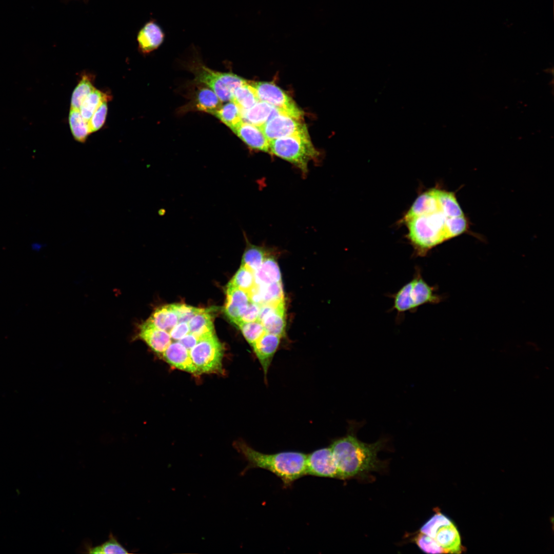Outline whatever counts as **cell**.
<instances>
[{
    "label": "cell",
    "instance_id": "1f68e13d",
    "mask_svg": "<svg viewBox=\"0 0 554 554\" xmlns=\"http://www.w3.org/2000/svg\"><path fill=\"white\" fill-rule=\"evenodd\" d=\"M410 281L403 285L395 294L392 295L393 299L392 309L399 314L407 311H412V307L409 297Z\"/></svg>",
    "mask_w": 554,
    "mask_h": 554
},
{
    "label": "cell",
    "instance_id": "4dcf8cb0",
    "mask_svg": "<svg viewBox=\"0 0 554 554\" xmlns=\"http://www.w3.org/2000/svg\"><path fill=\"white\" fill-rule=\"evenodd\" d=\"M94 89L91 77L83 75L72 94L71 108L79 110L83 101Z\"/></svg>",
    "mask_w": 554,
    "mask_h": 554
},
{
    "label": "cell",
    "instance_id": "277c9868",
    "mask_svg": "<svg viewBox=\"0 0 554 554\" xmlns=\"http://www.w3.org/2000/svg\"><path fill=\"white\" fill-rule=\"evenodd\" d=\"M269 153L290 163L303 174L307 173L309 163L320 155L309 134L293 135L269 141Z\"/></svg>",
    "mask_w": 554,
    "mask_h": 554
},
{
    "label": "cell",
    "instance_id": "cb8c5ba5",
    "mask_svg": "<svg viewBox=\"0 0 554 554\" xmlns=\"http://www.w3.org/2000/svg\"><path fill=\"white\" fill-rule=\"evenodd\" d=\"M222 102L212 89L207 87H202L197 91L194 103L197 110L214 115L221 107Z\"/></svg>",
    "mask_w": 554,
    "mask_h": 554
},
{
    "label": "cell",
    "instance_id": "b9f144b4",
    "mask_svg": "<svg viewBox=\"0 0 554 554\" xmlns=\"http://www.w3.org/2000/svg\"><path fill=\"white\" fill-rule=\"evenodd\" d=\"M31 249L33 251H38L42 248V245L38 242L32 243L30 245Z\"/></svg>",
    "mask_w": 554,
    "mask_h": 554
},
{
    "label": "cell",
    "instance_id": "60d3db41",
    "mask_svg": "<svg viewBox=\"0 0 554 554\" xmlns=\"http://www.w3.org/2000/svg\"><path fill=\"white\" fill-rule=\"evenodd\" d=\"M199 341V339L197 337L189 332L179 340L178 342L182 344L189 351Z\"/></svg>",
    "mask_w": 554,
    "mask_h": 554
},
{
    "label": "cell",
    "instance_id": "4fadbf2b",
    "mask_svg": "<svg viewBox=\"0 0 554 554\" xmlns=\"http://www.w3.org/2000/svg\"><path fill=\"white\" fill-rule=\"evenodd\" d=\"M226 301L225 312L230 320L238 325L241 322L242 315L250 302L248 293L230 282L226 289Z\"/></svg>",
    "mask_w": 554,
    "mask_h": 554
},
{
    "label": "cell",
    "instance_id": "44dd1931",
    "mask_svg": "<svg viewBox=\"0 0 554 554\" xmlns=\"http://www.w3.org/2000/svg\"><path fill=\"white\" fill-rule=\"evenodd\" d=\"M255 284L268 285L282 282L281 273L275 259L268 255L260 268L254 272Z\"/></svg>",
    "mask_w": 554,
    "mask_h": 554
},
{
    "label": "cell",
    "instance_id": "3957f363",
    "mask_svg": "<svg viewBox=\"0 0 554 554\" xmlns=\"http://www.w3.org/2000/svg\"><path fill=\"white\" fill-rule=\"evenodd\" d=\"M439 203L433 211L403 219L408 229L407 237L418 256L426 255L433 247L449 239L446 224L452 217L446 214Z\"/></svg>",
    "mask_w": 554,
    "mask_h": 554
},
{
    "label": "cell",
    "instance_id": "603a6c76",
    "mask_svg": "<svg viewBox=\"0 0 554 554\" xmlns=\"http://www.w3.org/2000/svg\"><path fill=\"white\" fill-rule=\"evenodd\" d=\"M147 320L155 327L169 333L178 323V316L170 304L156 308Z\"/></svg>",
    "mask_w": 554,
    "mask_h": 554
},
{
    "label": "cell",
    "instance_id": "484cf974",
    "mask_svg": "<svg viewBox=\"0 0 554 554\" xmlns=\"http://www.w3.org/2000/svg\"><path fill=\"white\" fill-rule=\"evenodd\" d=\"M259 101L254 88L248 81L235 89L232 99L241 110L249 109Z\"/></svg>",
    "mask_w": 554,
    "mask_h": 554
},
{
    "label": "cell",
    "instance_id": "7a4b0ae2",
    "mask_svg": "<svg viewBox=\"0 0 554 554\" xmlns=\"http://www.w3.org/2000/svg\"><path fill=\"white\" fill-rule=\"evenodd\" d=\"M233 447L247 462L241 472L244 475L252 468H261L273 473L282 481L285 488L290 487L297 480L307 475V454L294 451L275 453L258 451L241 440L233 443Z\"/></svg>",
    "mask_w": 554,
    "mask_h": 554
},
{
    "label": "cell",
    "instance_id": "d590c367",
    "mask_svg": "<svg viewBox=\"0 0 554 554\" xmlns=\"http://www.w3.org/2000/svg\"><path fill=\"white\" fill-rule=\"evenodd\" d=\"M414 542L418 546L426 553H445L443 549L434 539L420 532L415 537Z\"/></svg>",
    "mask_w": 554,
    "mask_h": 554
},
{
    "label": "cell",
    "instance_id": "f1b7e54d",
    "mask_svg": "<svg viewBox=\"0 0 554 554\" xmlns=\"http://www.w3.org/2000/svg\"><path fill=\"white\" fill-rule=\"evenodd\" d=\"M69 123L74 138L78 142L84 143L90 132L88 122L83 117L79 110L70 109Z\"/></svg>",
    "mask_w": 554,
    "mask_h": 554
},
{
    "label": "cell",
    "instance_id": "7c38bea8",
    "mask_svg": "<svg viewBox=\"0 0 554 554\" xmlns=\"http://www.w3.org/2000/svg\"><path fill=\"white\" fill-rule=\"evenodd\" d=\"M192 68L197 82L212 89L222 102L232 101V93L223 83L221 72L212 70L201 64Z\"/></svg>",
    "mask_w": 554,
    "mask_h": 554
},
{
    "label": "cell",
    "instance_id": "5b68a950",
    "mask_svg": "<svg viewBox=\"0 0 554 554\" xmlns=\"http://www.w3.org/2000/svg\"><path fill=\"white\" fill-rule=\"evenodd\" d=\"M224 348L214 333L200 340L189 351L197 374L220 372Z\"/></svg>",
    "mask_w": 554,
    "mask_h": 554
},
{
    "label": "cell",
    "instance_id": "74e56055",
    "mask_svg": "<svg viewBox=\"0 0 554 554\" xmlns=\"http://www.w3.org/2000/svg\"><path fill=\"white\" fill-rule=\"evenodd\" d=\"M178 316V323H188L195 314L202 312L204 309L198 308L185 304H171Z\"/></svg>",
    "mask_w": 554,
    "mask_h": 554
},
{
    "label": "cell",
    "instance_id": "ac0fdd59",
    "mask_svg": "<svg viewBox=\"0 0 554 554\" xmlns=\"http://www.w3.org/2000/svg\"><path fill=\"white\" fill-rule=\"evenodd\" d=\"M251 302L260 305L284 301L282 282L255 285L247 292Z\"/></svg>",
    "mask_w": 554,
    "mask_h": 554
},
{
    "label": "cell",
    "instance_id": "8992f818",
    "mask_svg": "<svg viewBox=\"0 0 554 554\" xmlns=\"http://www.w3.org/2000/svg\"><path fill=\"white\" fill-rule=\"evenodd\" d=\"M260 101L276 108L280 112L301 121L304 113L283 90L271 82H250Z\"/></svg>",
    "mask_w": 554,
    "mask_h": 554
},
{
    "label": "cell",
    "instance_id": "9c48e42d",
    "mask_svg": "<svg viewBox=\"0 0 554 554\" xmlns=\"http://www.w3.org/2000/svg\"><path fill=\"white\" fill-rule=\"evenodd\" d=\"M285 302L281 301L260 305L258 321L260 322L266 332L282 337L285 333Z\"/></svg>",
    "mask_w": 554,
    "mask_h": 554
},
{
    "label": "cell",
    "instance_id": "30bf717a",
    "mask_svg": "<svg viewBox=\"0 0 554 554\" xmlns=\"http://www.w3.org/2000/svg\"><path fill=\"white\" fill-rule=\"evenodd\" d=\"M166 33L157 21L150 18L138 30L136 40L139 51L144 54L159 48L163 43Z\"/></svg>",
    "mask_w": 554,
    "mask_h": 554
},
{
    "label": "cell",
    "instance_id": "e575fe53",
    "mask_svg": "<svg viewBox=\"0 0 554 554\" xmlns=\"http://www.w3.org/2000/svg\"><path fill=\"white\" fill-rule=\"evenodd\" d=\"M451 523V521L448 517L438 512L421 527L420 532L433 539L440 528Z\"/></svg>",
    "mask_w": 554,
    "mask_h": 554
},
{
    "label": "cell",
    "instance_id": "ba28073f",
    "mask_svg": "<svg viewBox=\"0 0 554 554\" xmlns=\"http://www.w3.org/2000/svg\"><path fill=\"white\" fill-rule=\"evenodd\" d=\"M307 475L337 478V468L330 447L316 449L308 454Z\"/></svg>",
    "mask_w": 554,
    "mask_h": 554
},
{
    "label": "cell",
    "instance_id": "8fae6325",
    "mask_svg": "<svg viewBox=\"0 0 554 554\" xmlns=\"http://www.w3.org/2000/svg\"><path fill=\"white\" fill-rule=\"evenodd\" d=\"M410 283L409 297L413 312L421 305L440 302L441 298L435 293V288L427 283L419 269L416 270Z\"/></svg>",
    "mask_w": 554,
    "mask_h": 554
},
{
    "label": "cell",
    "instance_id": "f546056e",
    "mask_svg": "<svg viewBox=\"0 0 554 554\" xmlns=\"http://www.w3.org/2000/svg\"><path fill=\"white\" fill-rule=\"evenodd\" d=\"M109 98L107 94L95 88L84 99L80 106L79 110L83 117L88 122L102 102Z\"/></svg>",
    "mask_w": 554,
    "mask_h": 554
},
{
    "label": "cell",
    "instance_id": "d6986e66",
    "mask_svg": "<svg viewBox=\"0 0 554 554\" xmlns=\"http://www.w3.org/2000/svg\"><path fill=\"white\" fill-rule=\"evenodd\" d=\"M279 113L280 112L276 108L261 101L249 109L241 110L242 121L257 127L263 125Z\"/></svg>",
    "mask_w": 554,
    "mask_h": 554
},
{
    "label": "cell",
    "instance_id": "52a82bcc",
    "mask_svg": "<svg viewBox=\"0 0 554 554\" xmlns=\"http://www.w3.org/2000/svg\"><path fill=\"white\" fill-rule=\"evenodd\" d=\"M259 127L269 141L293 135L309 134L305 124L281 112Z\"/></svg>",
    "mask_w": 554,
    "mask_h": 554
},
{
    "label": "cell",
    "instance_id": "4316f807",
    "mask_svg": "<svg viewBox=\"0 0 554 554\" xmlns=\"http://www.w3.org/2000/svg\"><path fill=\"white\" fill-rule=\"evenodd\" d=\"M84 553L94 554L107 553H131L118 541L111 532L108 540L101 545L92 546L89 543L84 545Z\"/></svg>",
    "mask_w": 554,
    "mask_h": 554
},
{
    "label": "cell",
    "instance_id": "ffe728a7",
    "mask_svg": "<svg viewBox=\"0 0 554 554\" xmlns=\"http://www.w3.org/2000/svg\"><path fill=\"white\" fill-rule=\"evenodd\" d=\"M433 539L443 549L445 553L461 552L460 534L452 522L440 528Z\"/></svg>",
    "mask_w": 554,
    "mask_h": 554
},
{
    "label": "cell",
    "instance_id": "f35d334b",
    "mask_svg": "<svg viewBox=\"0 0 554 554\" xmlns=\"http://www.w3.org/2000/svg\"><path fill=\"white\" fill-rule=\"evenodd\" d=\"M260 310V305L250 301L241 317L240 323L257 321L259 315Z\"/></svg>",
    "mask_w": 554,
    "mask_h": 554
},
{
    "label": "cell",
    "instance_id": "83f0119b",
    "mask_svg": "<svg viewBox=\"0 0 554 554\" xmlns=\"http://www.w3.org/2000/svg\"><path fill=\"white\" fill-rule=\"evenodd\" d=\"M214 116L231 130L242 121L241 110L232 101L222 105Z\"/></svg>",
    "mask_w": 554,
    "mask_h": 554
},
{
    "label": "cell",
    "instance_id": "5bb4252c",
    "mask_svg": "<svg viewBox=\"0 0 554 554\" xmlns=\"http://www.w3.org/2000/svg\"><path fill=\"white\" fill-rule=\"evenodd\" d=\"M136 337L144 341L154 352L161 355L172 342L168 332L155 327L148 320L138 325Z\"/></svg>",
    "mask_w": 554,
    "mask_h": 554
},
{
    "label": "cell",
    "instance_id": "d6a6232c",
    "mask_svg": "<svg viewBox=\"0 0 554 554\" xmlns=\"http://www.w3.org/2000/svg\"><path fill=\"white\" fill-rule=\"evenodd\" d=\"M230 282L247 293L255 284L254 272L241 265Z\"/></svg>",
    "mask_w": 554,
    "mask_h": 554
},
{
    "label": "cell",
    "instance_id": "8d00e7d4",
    "mask_svg": "<svg viewBox=\"0 0 554 554\" xmlns=\"http://www.w3.org/2000/svg\"><path fill=\"white\" fill-rule=\"evenodd\" d=\"M108 100L102 102L88 122L90 133L97 131L104 124L107 113Z\"/></svg>",
    "mask_w": 554,
    "mask_h": 554
},
{
    "label": "cell",
    "instance_id": "7402d4cb",
    "mask_svg": "<svg viewBox=\"0 0 554 554\" xmlns=\"http://www.w3.org/2000/svg\"><path fill=\"white\" fill-rule=\"evenodd\" d=\"M209 309H204L195 314L188 322L189 332L199 340L214 333L213 316Z\"/></svg>",
    "mask_w": 554,
    "mask_h": 554
},
{
    "label": "cell",
    "instance_id": "9a60e30c",
    "mask_svg": "<svg viewBox=\"0 0 554 554\" xmlns=\"http://www.w3.org/2000/svg\"><path fill=\"white\" fill-rule=\"evenodd\" d=\"M281 338L278 335L265 332L252 346L263 369L265 381L273 358L279 347Z\"/></svg>",
    "mask_w": 554,
    "mask_h": 554
},
{
    "label": "cell",
    "instance_id": "7bdbcfd3",
    "mask_svg": "<svg viewBox=\"0 0 554 554\" xmlns=\"http://www.w3.org/2000/svg\"><path fill=\"white\" fill-rule=\"evenodd\" d=\"M84 1H86V0H84Z\"/></svg>",
    "mask_w": 554,
    "mask_h": 554
},
{
    "label": "cell",
    "instance_id": "2e32d148",
    "mask_svg": "<svg viewBox=\"0 0 554 554\" xmlns=\"http://www.w3.org/2000/svg\"><path fill=\"white\" fill-rule=\"evenodd\" d=\"M232 131L249 148L269 152V141L259 127L242 121Z\"/></svg>",
    "mask_w": 554,
    "mask_h": 554
},
{
    "label": "cell",
    "instance_id": "d4e9b609",
    "mask_svg": "<svg viewBox=\"0 0 554 554\" xmlns=\"http://www.w3.org/2000/svg\"><path fill=\"white\" fill-rule=\"evenodd\" d=\"M268 255L267 250L263 247L254 245L247 242L242 257V265L254 272L260 268Z\"/></svg>",
    "mask_w": 554,
    "mask_h": 554
},
{
    "label": "cell",
    "instance_id": "836d02e7",
    "mask_svg": "<svg viewBox=\"0 0 554 554\" xmlns=\"http://www.w3.org/2000/svg\"><path fill=\"white\" fill-rule=\"evenodd\" d=\"M238 326L246 341L251 346L266 332L262 324L258 320L241 322Z\"/></svg>",
    "mask_w": 554,
    "mask_h": 554
},
{
    "label": "cell",
    "instance_id": "ab89813d",
    "mask_svg": "<svg viewBox=\"0 0 554 554\" xmlns=\"http://www.w3.org/2000/svg\"><path fill=\"white\" fill-rule=\"evenodd\" d=\"M189 333L188 324L185 322L178 323L169 332L173 341H178Z\"/></svg>",
    "mask_w": 554,
    "mask_h": 554
},
{
    "label": "cell",
    "instance_id": "e0dca14e",
    "mask_svg": "<svg viewBox=\"0 0 554 554\" xmlns=\"http://www.w3.org/2000/svg\"><path fill=\"white\" fill-rule=\"evenodd\" d=\"M162 356L170 365L180 370L197 374L189 351L179 342H171Z\"/></svg>",
    "mask_w": 554,
    "mask_h": 554
},
{
    "label": "cell",
    "instance_id": "6da1fadb",
    "mask_svg": "<svg viewBox=\"0 0 554 554\" xmlns=\"http://www.w3.org/2000/svg\"><path fill=\"white\" fill-rule=\"evenodd\" d=\"M359 423L350 426L348 433L332 442L329 447L337 468V479L346 480L377 471L382 464L378 453L384 447L385 440L368 444L357 437Z\"/></svg>",
    "mask_w": 554,
    "mask_h": 554
}]
</instances>
